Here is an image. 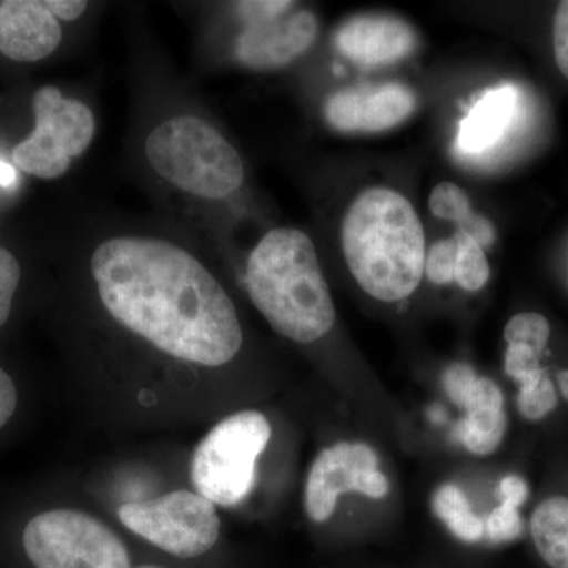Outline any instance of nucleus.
<instances>
[{
	"instance_id": "nucleus-12",
	"label": "nucleus",
	"mask_w": 568,
	"mask_h": 568,
	"mask_svg": "<svg viewBox=\"0 0 568 568\" xmlns=\"http://www.w3.org/2000/svg\"><path fill=\"white\" fill-rule=\"evenodd\" d=\"M62 28L47 0L0 2V52L11 61L37 62L58 50Z\"/></svg>"
},
{
	"instance_id": "nucleus-28",
	"label": "nucleus",
	"mask_w": 568,
	"mask_h": 568,
	"mask_svg": "<svg viewBox=\"0 0 568 568\" xmlns=\"http://www.w3.org/2000/svg\"><path fill=\"white\" fill-rule=\"evenodd\" d=\"M552 47L558 69L568 80V0L560 2L556 9L552 21Z\"/></svg>"
},
{
	"instance_id": "nucleus-6",
	"label": "nucleus",
	"mask_w": 568,
	"mask_h": 568,
	"mask_svg": "<svg viewBox=\"0 0 568 568\" xmlns=\"http://www.w3.org/2000/svg\"><path fill=\"white\" fill-rule=\"evenodd\" d=\"M22 548L33 568H133L118 534L92 515L55 508L26 525Z\"/></svg>"
},
{
	"instance_id": "nucleus-10",
	"label": "nucleus",
	"mask_w": 568,
	"mask_h": 568,
	"mask_svg": "<svg viewBox=\"0 0 568 568\" xmlns=\"http://www.w3.org/2000/svg\"><path fill=\"white\" fill-rule=\"evenodd\" d=\"M416 95L403 84L345 89L325 104V121L343 133L394 129L416 110Z\"/></svg>"
},
{
	"instance_id": "nucleus-11",
	"label": "nucleus",
	"mask_w": 568,
	"mask_h": 568,
	"mask_svg": "<svg viewBox=\"0 0 568 568\" xmlns=\"http://www.w3.org/2000/svg\"><path fill=\"white\" fill-rule=\"evenodd\" d=\"M317 37V20L308 10H291L275 20L248 24L239 37L235 54L253 70H272L304 55Z\"/></svg>"
},
{
	"instance_id": "nucleus-31",
	"label": "nucleus",
	"mask_w": 568,
	"mask_h": 568,
	"mask_svg": "<svg viewBox=\"0 0 568 568\" xmlns=\"http://www.w3.org/2000/svg\"><path fill=\"white\" fill-rule=\"evenodd\" d=\"M47 7L58 20L74 21L88 10L84 0H47Z\"/></svg>"
},
{
	"instance_id": "nucleus-26",
	"label": "nucleus",
	"mask_w": 568,
	"mask_h": 568,
	"mask_svg": "<svg viewBox=\"0 0 568 568\" xmlns=\"http://www.w3.org/2000/svg\"><path fill=\"white\" fill-rule=\"evenodd\" d=\"M541 357L544 355L538 354L532 347L523 345L507 346L506 357H504L506 375L517 383L519 377L541 368Z\"/></svg>"
},
{
	"instance_id": "nucleus-25",
	"label": "nucleus",
	"mask_w": 568,
	"mask_h": 568,
	"mask_svg": "<svg viewBox=\"0 0 568 568\" xmlns=\"http://www.w3.org/2000/svg\"><path fill=\"white\" fill-rule=\"evenodd\" d=\"M294 7L295 2H290V0H254V2L235 3V10L246 26L275 20V18L290 13Z\"/></svg>"
},
{
	"instance_id": "nucleus-34",
	"label": "nucleus",
	"mask_w": 568,
	"mask_h": 568,
	"mask_svg": "<svg viewBox=\"0 0 568 568\" xmlns=\"http://www.w3.org/2000/svg\"><path fill=\"white\" fill-rule=\"evenodd\" d=\"M133 568H170V567L156 566V564H140V566H134Z\"/></svg>"
},
{
	"instance_id": "nucleus-29",
	"label": "nucleus",
	"mask_w": 568,
	"mask_h": 568,
	"mask_svg": "<svg viewBox=\"0 0 568 568\" xmlns=\"http://www.w3.org/2000/svg\"><path fill=\"white\" fill-rule=\"evenodd\" d=\"M529 497V485L525 478L519 476H507L499 484L500 503L510 504V506L521 508Z\"/></svg>"
},
{
	"instance_id": "nucleus-9",
	"label": "nucleus",
	"mask_w": 568,
	"mask_h": 568,
	"mask_svg": "<svg viewBox=\"0 0 568 568\" xmlns=\"http://www.w3.org/2000/svg\"><path fill=\"white\" fill-rule=\"evenodd\" d=\"M346 493H361L372 499H383L390 493L379 455L368 444L343 440L317 455L306 478V515L315 523L327 521L339 496Z\"/></svg>"
},
{
	"instance_id": "nucleus-15",
	"label": "nucleus",
	"mask_w": 568,
	"mask_h": 568,
	"mask_svg": "<svg viewBox=\"0 0 568 568\" xmlns=\"http://www.w3.org/2000/svg\"><path fill=\"white\" fill-rule=\"evenodd\" d=\"M517 91L503 85L481 97L459 129L458 144L465 152L487 151L504 136L517 108Z\"/></svg>"
},
{
	"instance_id": "nucleus-16",
	"label": "nucleus",
	"mask_w": 568,
	"mask_h": 568,
	"mask_svg": "<svg viewBox=\"0 0 568 568\" xmlns=\"http://www.w3.org/2000/svg\"><path fill=\"white\" fill-rule=\"evenodd\" d=\"M529 528L540 559L549 568H568V496H551L538 503Z\"/></svg>"
},
{
	"instance_id": "nucleus-23",
	"label": "nucleus",
	"mask_w": 568,
	"mask_h": 568,
	"mask_svg": "<svg viewBox=\"0 0 568 568\" xmlns=\"http://www.w3.org/2000/svg\"><path fill=\"white\" fill-rule=\"evenodd\" d=\"M523 518L519 508L510 504L500 503L493 508L484 523V530L493 544H507V541L517 540L523 534Z\"/></svg>"
},
{
	"instance_id": "nucleus-32",
	"label": "nucleus",
	"mask_w": 568,
	"mask_h": 568,
	"mask_svg": "<svg viewBox=\"0 0 568 568\" xmlns=\"http://www.w3.org/2000/svg\"><path fill=\"white\" fill-rule=\"evenodd\" d=\"M18 181L17 170H14L11 164L3 162L0 160V186H6V189H10Z\"/></svg>"
},
{
	"instance_id": "nucleus-20",
	"label": "nucleus",
	"mask_w": 568,
	"mask_h": 568,
	"mask_svg": "<svg viewBox=\"0 0 568 568\" xmlns=\"http://www.w3.org/2000/svg\"><path fill=\"white\" fill-rule=\"evenodd\" d=\"M458 253L455 263V283L465 291L476 293L488 283L489 264L485 250L469 235L458 231Z\"/></svg>"
},
{
	"instance_id": "nucleus-13",
	"label": "nucleus",
	"mask_w": 568,
	"mask_h": 568,
	"mask_svg": "<svg viewBox=\"0 0 568 568\" xmlns=\"http://www.w3.org/2000/svg\"><path fill=\"white\" fill-rule=\"evenodd\" d=\"M417 39L407 22L384 14H362L336 32V47L358 65L376 67L406 58Z\"/></svg>"
},
{
	"instance_id": "nucleus-30",
	"label": "nucleus",
	"mask_w": 568,
	"mask_h": 568,
	"mask_svg": "<svg viewBox=\"0 0 568 568\" xmlns=\"http://www.w3.org/2000/svg\"><path fill=\"white\" fill-rule=\"evenodd\" d=\"M18 405V392L11 377L0 368V428L13 417Z\"/></svg>"
},
{
	"instance_id": "nucleus-19",
	"label": "nucleus",
	"mask_w": 568,
	"mask_h": 568,
	"mask_svg": "<svg viewBox=\"0 0 568 568\" xmlns=\"http://www.w3.org/2000/svg\"><path fill=\"white\" fill-rule=\"evenodd\" d=\"M517 407L523 418L529 422H540L547 418L558 407V387L549 377L547 369H536L517 381Z\"/></svg>"
},
{
	"instance_id": "nucleus-2",
	"label": "nucleus",
	"mask_w": 568,
	"mask_h": 568,
	"mask_svg": "<svg viewBox=\"0 0 568 568\" xmlns=\"http://www.w3.org/2000/svg\"><path fill=\"white\" fill-rule=\"evenodd\" d=\"M342 244L366 294L392 304L416 293L425 274V231L402 193L383 186L362 193L346 213Z\"/></svg>"
},
{
	"instance_id": "nucleus-8",
	"label": "nucleus",
	"mask_w": 568,
	"mask_h": 568,
	"mask_svg": "<svg viewBox=\"0 0 568 568\" xmlns=\"http://www.w3.org/2000/svg\"><path fill=\"white\" fill-rule=\"evenodd\" d=\"M36 129L13 151V163L40 179H58L73 159L88 151L95 136V115L88 104L43 85L33 95Z\"/></svg>"
},
{
	"instance_id": "nucleus-33",
	"label": "nucleus",
	"mask_w": 568,
	"mask_h": 568,
	"mask_svg": "<svg viewBox=\"0 0 568 568\" xmlns=\"http://www.w3.org/2000/svg\"><path fill=\"white\" fill-rule=\"evenodd\" d=\"M556 383H558L560 395L568 403V369H560L556 376Z\"/></svg>"
},
{
	"instance_id": "nucleus-1",
	"label": "nucleus",
	"mask_w": 568,
	"mask_h": 568,
	"mask_svg": "<svg viewBox=\"0 0 568 568\" xmlns=\"http://www.w3.org/2000/svg\"><path fill=\"white\" fill-rule=\"evenodd\" d=\"M91 272L112 320L162 353L216 368L241 351L233 301L182 246L140 235L106 239L93 250Z\"/></svg>"
},
{
	"instance_id": "nucleus-21",
	"label": "nucleus",
	"mask_w": 568,
	"mask_h": 568,
	"mask_svg": "<svg viewBox=\"0 0 568 568\" xmlns=\"http://www.w3.org/2000/svg\"><path fill=\"white\" fill-rule=\"evenodd\" d=\"M551 325L547 317L536 312L518 313L508 321L504 328V339L507 346L523 345L532 347L538 354L547 351Z\"/></svg>"
},
{
	"instance_id": "nucleus-27",
	"label": "nucleus",
	"mask_w": 568,
	"mask_h": 568,
	"mask_svg": "<svg viewBox=\"0 0 568 568\" xmlns=\"http://www.w3.org/2000/svg\"><path fill=\"white\" fill-rule=\"evenodd\" d=\"M477 377L476 369L470 365L454 364L448 366L443 375V386L455 406H458V403L462 402L463 396L466 395Z\"/></svg>"
},
{
	"instance_id": "nucleus-24",
	"label": "nucleus",
	"mask_w": 568,
	"mask_h": 568,
	"mask_svg": "<svg viewBox=\"0 0 568 568\" xmlns=\"http://www.w3.org/2000/svg\"><path fill=\"white\" fill-rule=\"evenodd\" d=\"M20 280L21 267L17 257L9 250L0 248V327L9 320Z\"/></svg>"
},
{
	"instance_id": "nucleus-3",
	"label": "nucleus",
	"mask_w": 568,
	"mask_h": 568,
	"mask_svg": "<svg viewBox=\"0 0 568 568\" xmlns=\"http://www.w3.org/2000/svg\"><path fill=\"white\" fill-rule=\"evenodd\" d=\"M245 286L257 312L291 342L310 345L334 327V298L304 231H268L250 254Z\"/></svg>"
},
{
	"instance_id": "nucleus-18",
	"label": "nucleus",
	"mask_w": 568,
	"mask_h": 568,
	"mask_svg": "<svg viewBox=\"0 0 568 568\" xmlns=\"http://www.w3.org/2000/svg\"><path fill=\"white\" fill-rule=\"evenodd\" d=\"M436 517L459 540L474 544L484 537V521L470 507L469 499L462 488L446 484L436 489L432 500Z\"/></svg>"
},
{
	"instance_id": "nucleus-14",
	"label": "nucleus",
	"mask_w": 568,
	"mask_h": 568,
	"mask_svg": "<svg viewBox=\"0 0 568 568\" xmlns=\"http://www.w3.org/2000/svg\"><path fill=\"white\" fill-rule=\"evenodd\" d=\"M458 407L465 410L462 440L476 457L495 454L507 433L506 396L496 381L477 377Z\"/></svg>"
},
{
	"instance_id": "nucleus-7",
	"label": "nucleus",
	"mask_w": 568,
	"mask_h": 568,
	"mask_svg": "<svg viewBox=\"0 0 568 568\" xmlns=\"http://www.w3.org/2000/svg\"><path fill=\"white\" fill-rule=\"evenodd\" d=\"M118 517L134 536L179 560L204 558L222 532L216 508L197 493L179 489L152 500L119 507Z\"/></svg>"
},
{
	"instance_id": "nucleus-5",
	"label": "nucleus",
	"mask_w": 568,
	"mask_h": 568,
	"mask_svg": "<svg viewBox=\"0 0 568 568\" xmlns=\"http://www.w3.org/2000/svg\"><path fill=\"white\" fill-rule=\"evenodd\" d=\"M272 437V426L260 410H242L213 426L197 444L190 477L197 495L213 506L244 503L256 481L257 458Z\"/></svg>"
},
{
	"instance_id": "nucleus-4",
	"label": "nucleus",
	"mask_w": 568,
	"mask_h": 568,
	"mask_svg": "<svg viewBox=\"0 0 568 568\" xmlns=\"http://www.w3.org/2000/svg\"><path fill=\"white\" fill-rule=\"evenodd\" d=\"M144 149L153 171L183 193L223 200L244 183L241 155L203 119L179 115L160 123Z\"/></svg>"
},
{
	"instance_id": "nucleus-22",
	"label": "nucleus",
	"mask_w": 568,
	"mask_h": 568,
	"mask_svg": "<svg viewBox=\"0 0 568 568\" xmlns=\"http://www.w3.org/2000/svg\"><path fill=\"white\" fill-rule=\"evenodd\" d=\"M457 234L436 242L426 254L425 274L429 282L443 286L455 282V263H457Z\"/></svg>"
},
{
	"instance_id": "nucleus-17",
	"label": "nucleus",
	"mask_w": 568,
	"mask_h": 568,
	"mask_svg": "<svg viewBox=\"0 0 568 568\" xmlns=\"http://www.w3.org/2000/svg\"><path fill=\"white\" fill-rule=\"evenodd\" d=\"M428 204L433 215L457 223L458 231L473 237L481 248L495 244V226L473 211L469 197L455 183L443 182L436 185L429 194Z\"/></svg>"
}]
</instances>
